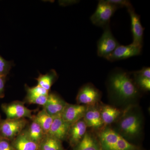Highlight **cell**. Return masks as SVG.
<instances>
[{"label": "cell", "instance_id": "6da1fadb", "mask_svg": "<svg viewBox=\"0 0 150 150\" xmlns=\"http://www.w3.org/2000/svg\"><path fill=\"white\" fill-rule=\"evenodd\" d=\"M108 87L110 93L119 99L128 100L135 98L139 91L129 73L117 69L110 75Z\"/></svg>", "mask_w": 150, "mask_h": 150}, {"label": "cell", "instance_id": "7a4b0ae2", "mask_svg": "<svg viewBox=\"0 0 150 150\" xmlns=\"http://www.w3.org/2000/svg\"><path fill=\"white\" fill-rule=\"evenodd\" d=\"M98 140L101 150H140L138 146L108 127L100 132Z\"/></svg>", "mask_w": 150, "mask_h": 150}, {"label": "cell", "instance_id": "3957f363", "mask_svg": "<svg viewBox=\"0 0 150 150\" xmlns=\"http://www.w3.org/2000/svg\"><path fill=\"white\" fill-rule=\"evenodd\" d=\"M118 8L107 1H100L96 10L90 18L92 23L104 28L110 24V19Z\"/></svg>", "mask_w": 150, "mask_h": 150}, {"label": "cell", "instance_id": "277c9868", "mask_svg": "<svg viewBox=\"0 0 150 150\" xmlns=\"http://www.w3.org/2000/svg\"><path fill=\"white\" fill-rule=\"evenodd\" d=\"M28 123L26 118L2 120L0 124V137L11 141L25 129Z\"/></svg>", "mask_w": 150, "mask_h": 150}, {"label": "cell", "instance_id": "5b68a950", "mask_svg": "<svg viewBox=\"0 0 150 150\" xmlns=\"http://www.w3.org/2000/svg\"><path fill=\"white\" fill-rule=\"evenodd\" d=\"M142 119L136 114L125 116L119 123V129L121 136L132 139L138 136L142 130Z\"/></svg>", "mask_w": 150, "mask_h": 150}, {"label": "cell", "instance_id": "8992f818", "mask_svg": "<svg viewBox=\"0 0 150 150\" xmlns=\"http://www.w3.org/2000/svg\"><path fill=\"white\" fill-rule=\"evenodd\" d=\"M119 45L118 41L112 35L108 25L104 28V32L97 43V54L98 56L105 59Z\"/></svg>", "mask_w": 150, "mask_h": 150}, {"label": "cell", "instance_id": "52a82bcc", "mask_svg": "<svg viewBox=\"0 0 150 150\" xmlns=\"http://www.w3.org/2000/svg\"><path fill=\"white\" fill-rule=\"evenodd\" d=\"M2 110L6 114V118L21 119L27 118L32 119L33 110H30L25 105V103L22 101H13L1 105Z\"/></svg>", "mask_w": 150, "mask_h": 150}, {"label": "cell", "instance_id": "ba28073f", "mask_svg": "<svg viewBox=\"0 0 150 150\" xmlns=\"http://www.w3.org/2000/svg\"><path fill=\"white\" fill-rule=\"evenodd\" d=\"M100 93L99 91L91 84H87L82 87L76 97L78 104L92 105L99 100Z\"/></svg>", "mask_w": 150, "mask_h": 150}, {"label": "cell", "instance_id": "9c48e42d", "mask_svg": "<svg viewBox=\"0 0 150 150\" xmlns=\"http://www.w3.org/2000/svg\"><path fill=\"white\" fill-rule=\"evenodd\" d=\"M142 47L134 44L117 46L115 50L105 59L110 62L129 59L133 56H138L142 52Z\"/></svg>", "mask_w": 150, "mask_h": 150}, {"label": "cell", "instance_id": "30bf717a", "mask_svg": "<svg viewBox=\"0 0 150 150\" xmlns=\"http://www.w3.org/2000/svg\"><path fill=\"white\" fill-rule=\"evenodd\" d=\"M88 108L87 106L83 105L67 103L61 114V116L64 121L71 125L83 118Z\"/></svg>", "mask_w": 150, "mask_h": 150}, {"label": "cell", "instance_id": "8fae6325", "mask_svg": "<svg viewBox=\"0 0 150 150\" xmlns=\"http://www.w3.org/2000/svg\"><path fill=\"white\" fill-rule=\"evenodd\" d=\"M127 10L131 17V32L133 38L132 43L136 46L142 47L144 31L145 29L141 23L140 16L135 12L134 8Z\"/></svg>", "mask_w": 150, "mask_h": 150}, {"label": "cell", "instance_id": "7c38bea8", "mask_svg": "<svg viewBox=\"0 0 150 150\" xmlns=\"http://www.w3.org/2000/svg\"><path fill=\"white\" fill-rule=\"evenodd\" d=\"M67 103L57 94L49 93L46 104L43 108L51 116L61 115Z\"/></svg>", "mask_w": 150, "mask_h": 150}, {"label": "cell", "instance_id": "4fadbf2b", "mask_svg": "<svg viewBox=\"0 0 150 150\" xmlns=\"http://www.w3.org/2000/svg\"><path fill=\"white\" fill-rule=\"evenodd\" d=\"M71 125L64 121L61 115L54 117L48 135L60 141L67 139L68 132Z\"/></svg>", "mask_w": 150, "mask_h": 150}, {"label": "cell", "instance_id": "5bb4252c", "mask_svg": "<svg viewBox=\"0 0 150 150\" xmlns=\"http://www.w3.org/2000/svg\"><path fill=\"white\" fill-rule=\"evenodd\" d=\"M87 128L83 118L71 125L68 132L67 139L69 141L72 148L74 147L81 141L87 132Z\"/></svg>", "mask_w": 150, "mask_h": 150}, {"label": "cell", "instance_id": "9a60e30c", "mask_svg": "<svg viewBox=\"0 0 150 150\" xmlns=\"http://www.w3.org/2000/svg\"><path fill=\"white\" fill-rule=\"evenodd\" d=\"M11 143L15 150H38V144L28 137L24 129Z\"/></svg>", "mask_w": 150, "mask_h": 150}, {"label": "cell", "instance_id": "2e32d148", "mask_svg": "<svg viewBox=\"0 0 150 150\" xmlns=\"http://www.w3.org/2000/svg\"><path fill=\"white\" fill-rule=\"evenodd\" d=\"M83 119L87 127L98 129L104 126L100 110L95 107L88 108Z\"/></svg>", "mask_w": 150, "mask_h": 150}, {"label": "cell", "instance_id": "e0dca14e", "mask_svg": "<svg viewBox=\"0 0 150 150\" xmlns=\"http://www.w3.org/2000/svg\"><path fill=\"white\" fill-rule=\"evenodd\" d=\"M73 149V150H101L98 140L88 132Z\"/></svg>", "mask_w": 150, "mask_h": 150}, {"label": "cell", "instance_id": "ac0fdd59", "mask_svg": "<svg viewBox=\"0 0 150 150\" xmlns=\"http://www.w3.org/2000/svg\"><path fill=\"white\" fill-rule=\"evenodd\" d=\"M31 120V123L28 126L27 125L24 129L25 132L30 139L39 144L45 134L43 129L33 117Z\"/></svg>", "mask_w": 150, "mask_h": 150}, {"label": "cell", "instance_id": "d6986e66", "mask_svg": "<svg viewBox=\"0 0 150 150\" xmlns=\"http://www.w3.org/2000/svg\"><path fill=\"white\" fill-rule=\"evenodd\" d=\"M104 126L113 123L121 114L119 109L110 105H104L100 110Z\"/></svg>", "mask_w": 150, "mask_h": 150}, {"label": "cell", "instance_id": "ffe728a7", "mask_svg": "<svg viewBox=\"0 0 150 150\" xmlns=\"http://www.w3.org/2000/svg\"><path fill=\"white\" fill-rule=\"evenodd\" d=\"M58 78V75L56 71L54 69H51L45 74H40L39 76L35 79L37 81V85L49 91Z\"/></svg>", "mask_w": 150, "mask_h": 150}, {"label": "cell", "instance_id": "44dd1931", "mask_svg": "<svg viewBox=\"0 0 150 150\" xmlns=\"http://www.w3.org/2000/svg\"><path fill=\"white\" fill-rule=\"evenodd\" d=\"M33 118L39 124L45 135L48 134L54 121V117L51 116L43 108Z\"/></svg>", "mask_w": 150, "mask_h": 150}, {"label": "cell", "instance_id": "7402d4cb", "mask_svg": "<svg viewBox=\"0 0 150 150\" xmlns=\"http://www.w3.org/2000/svg\"><path fill=\"white\" fill-rule=\"evenodd\" d=\"M38 150H64L62 141L45 135L38 144Z\"/></svg>", "mask_w": 150, "mask_h": 150}, {"label": "cell", "instance_id": "603a6c76", "mask_svg": "<svg viewBox=\"0 0 150 150\" xmlns=\"http://www.w3.org/2000/svg\"><path fill=\"white\" fill-rule=\"evenodd\" d=\"M25 90L27 96H47L49 91L37 85L35 86L30 87L27 85L25 86Z\"/></svg>", "mask_w": 150, "mask_h": 150}, {"label": "cell", "instance_id": "cb8c5ba5", "mask_svg": "<svg viewBox=\"0 0 150 150\" xmlns=\"http://www.w3.org/2000/svg\"><path fill=\"white\" fill-rule=\"evenodd\" d=\"M48 95L40 96H26L25 100L29 104H37L43 106L46 104Z\"/></svg>", "mask_w": 150, "mask_h": 150}, {"label": "cell", "instance_id": "d4e9b609", "mask_svg": "<svg viewBox=\"0 0 150 150\" xmlns=\"http://www.w3.org/2000/svg\"><path fill=\"white\" fill-rule=\"evenodd\" d=\"M135 82L136 85L145 91H149L150 90V79L134 75Z\"/></svg>", "mask_w": 150, "mask_h": 150}, {"label": "cell", "instance_id": "484cf974", "mask_svg": "<svg viewBox=\"0 0 150 150\" xmlns=\"http://www.w3.org/2000/svg\"><path fill=\"white\" fill-rule=\"evenodd\" d=\"M12 66L11 62L7 61L0 56V76H6L10 71Z\"/></svg>", "mask_w": 150, "mask_h": 150}, {"label": "cell", "instance_id": "4316f807", "mask_svg": "<svg viewBox=\"0 0 150 150\" xmlns=\"http://www.w3.org/2000/svg\"><path fill=\"white\" fill-rule=\"evenodd\" d=\"M108 3L117 7L118 8L126 7L127 9L133 7L130 1L126 0H106Z\"/></svg>", "mask_w": 150, "mask_h": 150}, {"label": "cell", "instance_id": "83f0119b", "mask_svg": "<svg viewBox=\"0 0 150 150\" xmlns=\"http://www.w3.org/2000/svg\"><path fill=\"white\" fill-rule=\"evenodd\" d=\"M0 150H15L11 141L0 137Z\"/></svg>", "mask_w": 150, "mask_h": 150}, {"label": "cell", "instance_id": "f1b7e54d", "mask_svg": "<svg viewBox=\"0 0 150 150\" xmlns=\"http://www.w3.org/2000/svg\"><path fill=\"white\" fill-rule=\"evenodd\" d=\"M133 74L139 76L150 79V67H144L139 71L134 72Z\"/></svg>", "mask_w": 150, "mask_h": 150}, {"label": "cell", "instance_id": "f546056e", "mask_svg": "<svg viewBox=\"0 0 150 150\" xmlns=\"http://www.w3.org/2000/svg\"><path fill=\"white\" fill-rule=\"evenodd\" d=\"M6 77V76H0V98H2L4 97Z\"/></svg>", "mask_w": 150, "mask_h": 150}, {"label": "cell", "instance_id": "4dcf8cb0", "mask_svg": "<svg viewBox=\"0 0 150 150\" xmlns=\"http://www.w3.org/2000/svg\"><path fill=\"white\" fill-rule=\"evenodd\" d=\"M1 116H0V124H1Z\"/></svg>", "mask_w": 150, "mask_h": 150}]
</instances>
